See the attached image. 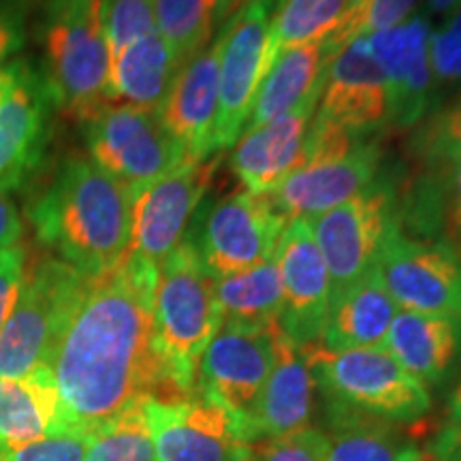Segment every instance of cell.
<instances>
[{"label":"cell","mask_w":461,"mask_h":461,"mask_svg":"<svg viewBox=\"0 0 461 461\" xmlns=\"http://www.w3.org/2000/svg\"><path fill=\"white\" fill-rule=\"evenodd\" d=\"M158 267L135 255L90 280L51 355L68 434L88 436L143 397H160L152 342Z\"/></svg>","instance_id":"obj_1"},{"label":"cell","mask_w":461,"mask_h":461,"mask_svg":"<svg viewBox=\"0 0 461 461\" xmlns=\"http://www.w3.org/2000/svg\"><path fill=\"white\" fill-rule=\"evenodd\" d=\"M28 221L56 258L96 280L129 255L132 190L90 157L71 154L28 203Z\"/></svg>","instance_id":"obj_2"},{"label":"cell","mask_w":461,"mask_h":461,"mask_svg":"<svg viewBox=\"0 0 461 461\" xmlns=\"http://www.w3.org/2000/svg\"><path fill=\"white\" fill-rule=\"evenodd\" d=\"M221 325L216 278L186 235L160 263L154 291L152 342L163 378L158 400H182L194 393L199 361Z\"/></svg>","instance_id":"obj_3"},{"label":"cell","mask_w":461,"mask_h":461,"mask_svg":"<svg viewBox=\"0 0 461 461\" xmlns=\"http://www.w3.org/2000/svg\"><path fill=\"white\" fill-rule=\"evenodd\" d=\"M37 37L39 68L56 109L84 122L112 103V54L99 0H45Z\"/></svg>","instance_id":"obj_4"},{"label":"cell","mask_w":461,"mask_h":461,"mask_svg":"<svg viewBox=\"0 0 461 461\" xmlns=\"http://www.w3.org/2000/svg\"><path fill=\"white\" fill-rule=\"evenodd\" d=\"M322 406H339L391 423H414L431 408L428 387L411 376L384 346L357 350L303 346Z\"/></svg>","instance_id":"obj_5"},{"label":"cell","mask_w":461,"mask_h":461,"mask_svg":"<svg viewBox=\"0 0 461 461\" xmlns=\"http://www.w3.org/2000/svg\"><path fill=\"white\" fill-rule=\"evenodd\" d=\"M380 160L376 143L312 118L302 165L269 197L286 221H314L370 188Z\"/></svg>","instance_id":"obj_6"},{"label":"cell","mask_w":461,"mask_h":461,"mask_svg":"<svg viewBox=\"0 0 461 461\" xmlns=\"http://www.w3.org/2000/svg\"><path fill=\"white\" fill-rule=\"evenodd\" d=\"M88 282L54 255L26 265L20 297L0 331V378H22L50 366Z\"/></svg>","instance_id":"obj_7"},{"label":"cell","mask_w":461,"mask_h":461,"mask_svg":"<svg viewBox=\"0 0 461 461\" xmlns=\"http://www.w3.org/2000/svg\"><path fill=\"white\" fill-rule=\"evenodd\" d=\"M82 129L88 157L132 193L188 163L157 112L107 103Z\"/></svg>","instance_id":"obj_8"},{"label":"cell","mask_w":461,"mask_h":461,"mask_svg":"<svg viewBox=\"0 0 461 461\" xmlns=\"http://www.w3.org/2000/svg\"><path fill=\"white\" fill-rule=\"evenodd\" d=\"M286 224L269 194L238 190L205 207L188 238L207 272L227 278L272 261Z\"/></svg>","instance_id":"obj_9"},{"label":"cell","mask_w":461,"mask_h":461,"mask_svg":"<svg viewBox=\"0 0 461 461\" xmlns=\"http://www.w3.org/2000/svg\"><path fill=\"white\" fill-rule=\"evenodd\" d=\"M276 0H248L229 17L218 43V115L214 146L233 148L246 129L258 86L274 65L269 20Z\"/></svg>","instance_id":"obj_10"},{"label":"cell","mask_w":461,"mask_h":461,"mask_svg":"<svg viewBox=\"0 0 461 461\" xmlns=\"http://www.w3.org/2000/svg\"><path fill=\"white\" fill-rule=\"evenodd\" d=\"M54 112L39 65L28 58L0 65V188L14 193L41 169Z\"/></svg>","instance_id":"obj_11"},{"label":"cell","mask_w":461,"mask_h":461,"mask_svg":"<svg viewBox=\"0 0 461 461\" xmlns=\"http://www.w3.org/2000/svg\"><path fill=\"white\" fill-rule=\"evenodd\" d=\"M143 411L157 461H250L255 445L244 420L210 397H146Z\"/></svg>","instance_id":"obj_12"},{"label":"cell","mask_w":461,"mask_h":461,"mask_svg":"<svg viewBox=\"0 0 461 461\" xmlns=\"http://www.w3.org/2000/svg\"><path fill=\"white\" fill-rule=\"evenodd\" d=\"M374 269L400 310L461 316V255L445 240L417 238L395 222Z\"/></svg>","instance_id":"obj_13"},{"label":"cell","mask_w":461,"mask_h":461,"mask_svg":"<svg viewBox=\"0 0 461 461\" xmlns=\"http://www.w3.org/2000/svg\"><path fill=\"white\" fill-rule=\"evenodd\" d=\"M393 188L376 180L357 197L310 221L331 278V299L374 269L397 222Z\"/></svg>","instance_id":"obj_14"},{"label":"cell","mask_w":461,"mask_h":461,"mask_svg":"<svg viewBox=\"0 0 461 461\" xmlns=\"http://www.w3.org/2000/svg\"><path fill=\"white\" fill-rule=\"evenodd\" d=\"M216 167V158L184 163L160 180L132 193L131 255L160 267L188 235L190 222L210 188Z\"/></svg>","instance_id":"obj_15"},{"label":"cell","mask_w":461,"mask_h":461,"mask_svg":"<svg viewBox=\"0 0 461 461\" xmlns=\"http://www.w3.org/2000/svg\"><path fill=\"white\" fill-rule=\"evenodd\" d=\"M276 331L278 325H221L199 361L194 393L221 403L244 420L246 429L274 367Z\"/></svg>","instance_id":"obj_16"},{"label":"cell","mask_w":461,"mask_h":461,"mask_svg":"<svg viewBox=\"0 0 461 461\" xmlns=\"http://www.w3.org/2000/svg\"><path fill=\"white\" fill-rule=\"evenodd\" d=\"M429 34V17L412 15L363 39L387 84L389 126L395 129H414L436 109Z\"/></svg>","instance_id":"obj_17"},{"label":"cell","mask_w":461,"mask_h":461,"mask_svg":"<svg viewBox=\"0 0 461 461\" xmlns=\"http://www.w3.org/2000/svg\"><path fill=\"white\" fill-rule=\"evenodd\" d=\"M274 258L282 280L280 331L297 348L319 342L330 312L331 278L310 221H288Z\"/></svg>","instance_id":"obj_18"},{"label":"cell","mask_w":461,"mask_h":461,"mask_svg":"<svg viewBox=\"0 0 461 461\" xmlns=\"http://www.w3.org/2000/svg\"><path fill=\"white\" fill-rule=\"evenodd\" d=\"M314 118L363 140L389 126L387 84L363 39L327 62Z\"/></svg>","instance_id":"obj_19"},{"label":"cell","mask_w":461,"mask_h":461,"mask_svg":"<svg viewBox=\"0 0 461 461\" xmlns=\"http://www.w3.org/2000/svg\"><path fill=\"white\" fill-rule=\"evenodd\" d=\"M321 90L302 105L244 131L230 154V169L246 190L255 194H274L286 177L302 165L308 131L312 124Z\"/></svg>","instance_id":"obj_20"},{"label":"cell","mask_w":461,"mask_h":461,"mask_svg":"<svg viewBox=\"0 0 461 461\" xmlns=\"http://www.w3.org/2000/svg\"><path fill=\"white\" fill-rule=\"evenodd\" d=\"M165 129L184 149L188 163L212 158L216 152L218 115V43H210L184 62L160 107Z\"/></svg>","instance_id":"obj_21"},{"label":"cell","mask_w":461,"mask_h":461,"mask_svg":"<svg viewBox=\"0 0 461 461\" xmlns=\"http://www.w3.org/2000/svg\"><path fill=\"white\" fill-rule=\"evenodd\" d=\"M314 376L308 361L285 333L276 331V357L267 383L248 419L252 445L308 429L314 406Z\"/></svg>","instance_id":"obj_22"},{"label":"cell","mask_w":461,"mask_h":461,"mask_svg":"<svg viewBox=\"0 0 461 461\" xmlns=\"http://www.w3.org/2000/svg\"><path fill=\"white\" fill-rule=\"evenodd\" d=\"M383 346L425 387H442L461 372V316L400 310Z\"/></svg>","instance_id":"obj_23"},{"label":"cell","mask_w":461,"mask_h":461,"mask_svg":"<svg viewBox=\"0 0 461 461\" xmlns=\"http://www.w3.org/2000/svg\"><path fill=\"white\" fill-rule=\"evenodd\" d=\"M397 312L400 308L376 269H370L353 286L331 299L319 344L333 353L383 346Z\"/></svg>","instance_id":"obj_24"},{"label":"cell","mask_w":461,"mask_h":461,"mask_svg":"<svg viewBox=\"0 0 461 461\" xmlns=\"http://www.w3.org/2000/svg\"><path fill=\"white\" fill-rule=\"evenodd\" d=\"M58 434H68V428L50 367L0 378V451Z\"/></svg>","instance_id":"obj_25"},{"label":"cell","mask_w":461,"mask_h":461,"mask_svg":"<svg viewBox=\"0 0 461 461\" xmlns=\"http://www.w3.org/2000/svg\"><path fill=\"white\" fill-rule=\"evenodd\" d=\"M325 408V461H419L423 451L391 420Z\"/></svg>","instance_id":"obj_26"},{"label":"cell","mask_w":461,"mask_h":461,"mask_svg":"<svg viewBox=\"0 0 461 461\" xmlns=\"http://www.w3.org/2000/svg\"><path fill=\"white\" fill-rule=\"evenodd\" d=\"M180 67L158 31L148 34L112 60V103L158 113Z\"/></svg>","instance_id":"obj_27"},{"label":"cell","mask_w":461,"mask_h":461,"mask_svg":"<svg viewBox=\"0 0 461 461\" xmlns=\"http://www.w3.org/2000/svg\"><path fill=\"white\" fill-rule=\"evenodd\" d=\"M325 67L327 56L322 41L282 50L258 86L244 131L280 118L282 113L302 105L310 95L321 90Z\"/></svg>","instance_id":"obj_28"},{"label":"cell","mask_w":461,"mask_h":461,"mask_svg":"<svg viewBox=\"0 0 461 461\" xmlns=\"http://www.w3.org/2000/svg\"><path fill=\"white\" fill-rule=\"evenodd\" d=\"M216 297L222 325L274 327L282 312L280 269L272 261L248 272L216 278Z\"/></svg>","instance_id":"obj_29"},{"label":"cell","mask_w":461,"mask_h":461,"mask_svg":"<svg viewBox=\"0 0 461 461\" xmlns=\"http://www.w3.org/2000/svg\"><path fill=\"white\" fill-rule=\"evenodd\" d=\"M355 0H278L269 20V48L282 50L325 41Z\"/></svg>","instance_id":"obj_30"},{"label":"cell","mask_w":461,"mask_h":461,"mask_svg":"<svg viewBox=\"0 0 461 461\" xmlns=\"http://www.w3.org/2000/svg\"><path fill=\"white\" fill-rule=\"evenodd\" d=\"M218 11L221 0H154L157 31L182 65L210 45Z\"/></svg>","instance_id":"obj_31"},{"label":"cell","mask_w":461,"mask_h":461,"mask_svg":"<svg viewBox=\"0 0 461 461\" xmlns=\"http://www.w3.org/2000/svg\"><path fill=\"white\" fill-rule=\"evenodd\" d=\"M143 402L131 403L90 431L86 461H157Z\"/></svg>","instance_id":"obj_32"},{"label":"cell","mask_w":461,"mask_h":461,"mask_svg":"<svg viewBox=\"0 0 461 461\" xmlns=\"http://www.w3.org/2000/svg\"><path fill=\"white\" fill-rule=\"evenodd\" d=\"M420 3L423 0H355L336 31L322 41L327 62L350 43L406 22Z\"/></svg>","instance_id":"obj_33"},{"label":"cell","mask_w":461,"mask_h":461,"mask_svg":"<svg viewBox=\"0 0 461 461\" xmlns=\"http://www.w3.org/2000/svg\"><path fill=\"white\" fill-rule=\"evenodd\" d=\"M411 152L429 171L445 169L461 157V92L414 126Z\"/></svg>","instance_id":"obj_34"},{"label":"cell","mask_w":461,"mask_h":461,"mask_svg":"<svg viewBox=\"0 0 461 461\" xmlns=\"http://www.w3.org/2000/svg\"><path fill=\"white\" fill-rule=\"evenodd\" d=\"M429 60L438 109L461 92V3L451 14L440 17V24L431 28Z\"/></svg>","instance_id":"obj_35"},{"label":"cell","mask_w":461,"mask_h":461,"mask_svg":"<svg viewBox=\"0 0 461 461\" xmlns=\"http://www.w3.org/2000/svg\"><path fill=\"white\" fill-rule=\"evenodd\" d=\"M99 15L112 60L129 45L157 32L154 0H99Z\"/></svg>","instance_id":"obj_36"},{"label":"cell","mask_w":461,"mask_h":461,"mask_svg":"<svg viewBox=\"0 0 461 461\" xmlns=\"http://www.w3.org/2000/svg\"><path fill=\"white\" fill-rule=\"evenodd\" d=\"M429 173L436 182L440 238L461 255V157L445 169Z\"/></svg>","instance_id":"obj_37"},{"label":"cell","mask_w":461,"mask_h":461,"mask_svg":"<svg viewBox=\"0 0 461 461\" xmlns=\"http://www.w3.org/2000/svg\"><path fill=\"white\" fill-rule=\"evenodd\" d=\"M250 461H325L322 429H302L295 434L267 438L252 447Z\"/></svg>","instance_id":"obj_38"},{"label":"cell","mask_w":461,"mask_h":461,"mask_svg":"<svg viewBox=\"0 0 461 461\" xmlns=\"http://www.w3.org/2000/svg\"><path fill=\"white\" fill-rule=\"evenodd\" d=\"M88 438L79 434L45 436L28 445L5 448L0 461H86Z\"/></svg>","instance_id":"obj_39"},{"label":"cell","mask_w":461,"mask_h":461,"mask_svg":"<svg viewBox=\"0 0 461 461\" xmlns=\"http://www.w3.org/2000/svg\"><path fill=\"white\" fill-rule=\"evenodd\" d=\"M31 0H0V65L26 45Z\"/></svg>","instance_id":"obj_40"},{"label":"cell","mask_w":461,"mask_h":461,"mask_svg":"<svg viewBox=\"0 0 461 461\" xmlns=\"http://www.w3.org/2000/svg\"><path fill=\"white\" fill-rule=\"evenodd\" d=\"M26 272L24 246H14L0 252V331L14 312Z\"/></svg>","instance_id":"obj_41"},{"label":"cell","mask_w":461,"mask_h":461,"mask_svg":"<svg viewBox=\"0 0 461 461\" xmlns=\"http://www.w3.org/2000/svg\"><path fill=\"white\" fill-rule=\"evenodd\" d=\"M22 230L24 227H22L20 212H17L14 199L7 190L0 188V252L20 246Z\"/></svg>","instance_id":"obj_42"},{"label":"cell","mask_w":461,"mask_h":461,"mask_svg":"<svg viewBox=\"0 0 461 461\" xmlns=\"http://www.w3.org/2000/svg\"><path fill=\"white\" fill-rule=\"evenodd\" d=\"M429 455L442 461H461V428H440L431 440Z\"/></svg>","instance_id":"obj_43"},{"label":"cell","mask_w":461,"mask_h":461,"mask_svg":"<svg viewBox=\"0 0 461 461\" xmlns=\"http://www.w3.org/2000/svg\"><path fill=\"white\" fill-rule=\"evenodd\" d=\"M440 428H461V372L447 400V414Z\"/></svg>","instance_id":"obj_44"},{"label":"cell","mask_w":461,"mask_h":461,"mask_svg":"<svg viewBox=\"0 0 461 461\" xmlns=\"http://www.w3.org/2000/svg\"><path fill=\"white\" fill-rule=\"evenodd\" d=\"M425 3V11L428 15H436V17H445L447 14L457 7L461 0H423Z\"/></svg>","instance_id":"obj_45"},{"label":"cell","mask_w":461,"mask_h":461,"mask_svg":"<svg viewBox=\"0 0 461 461\" xmlns=\"http://www.w3.org/2000/svg\"><path fill=\"white\" fill-rule=\"evenodd\" d=\"M244 3H248V0H229V5H227V9H224V14H222V20H221V22H224V20H227V17L233 15L235 11H238Z\"/></svg>","instance_id":"obj_46"},{"label":"cell","mask_w":461,"mask_h":461,"mask_svg":"<svg viewBox=\"0 0 461 461\" xmlns=\"http://www.w3.org/2000/svg\"><path fill=\"white\" fill-rule=\"evenodd\" d=\"M227 5H229V0H221V11H218V22L222 20V14H224V9H227Z\"/></svg>","instance_id":"obj_47"},{"label":"cell","mask_w":461,"mask_h":461,"mask_svg":"<svg viewBox=\"0 0 461 461\" xmlns=\"http://www.w3.org/2000/svg\"><path fill=\"white\" fill-rule=\"evenodd\" d=\"M419 461H442V459H436V457H431V455H423V457H420Z\"/></svg>","instance_id":"obj_48"}]
</instances>
